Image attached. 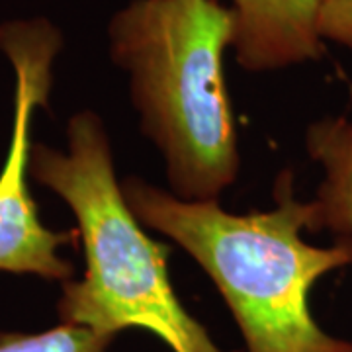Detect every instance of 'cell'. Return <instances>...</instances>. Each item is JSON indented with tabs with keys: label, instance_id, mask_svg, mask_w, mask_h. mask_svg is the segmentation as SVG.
<instances>
[{
	"label": "cell",
	"instance_id": "6",
	"mask_svg": "<svg viewBox=\"0 0 352 352\" xmlns=\"http://www.w3.org/2000/svg\"><path fill=\"white\" fill-rule=\"evenodd\" d=\"M305 147L323 168L311 231L331 229L339 237H352V122L342 116L314 122Z\"/></svg>",
	"mask_w": 352,
	"mask_h": 352
},
{
	"label": "cell",
	"instance_id": "2",
	"mask_svg": "<svg viewBox=\"0 0 352 352\" xmlns=\"http://www.w3.org/2000/svg\"><path fill=\"white\" fill-rule=\"evenodd\" d=\"M235 32V14L219 0H131L108 24L141 131L163 157L168 192L184 201H217L239 175L223 71Z\"/></svg>",
	"mask_w": 352,
	"mask_h": 352
},
{
	"label": "cell",
	"instance_id": "5",
	"mask_svg": "<svg viewBox=\"0 0 352 352\" xmlns=\"http://www.w3.org/2000/svg\"><path fill=\"white\" fill-rule=\"evenodd\" d=\"M323 0H231L235 57L252 73L317 61L323 55L319 14Z\"/></svg>",
	"mask_w": 352,
	"mask_h": 352
},
{
	"label": "cell",
	"instance_id": "7",
	"mask_svg": "<svg viewBox=\"0 0 352 352\" xmlns=\"http://www.w3.org/2000/svg\"><path fill=\"white\" fill-rule=\"evenodd\" d=\"M112 339L59 323L43 333H0V352H108Z\"/></svg>",
	"mask_w": 352,
	"mask_h": 352
},
{
	"label": "cell",
	"instance_id": "3",
	"mask_svg": "<svg viewBox=\"0 0 352 352\" xmlns=\"http://www.w3.org/2000/svg\"><path fill=\"white\" fill-rule=\"evenodd\" d=\"M30 175L71 208L82 243L85 274L61 284L59 323L110 337L149 331L173 352H223L178 300L168 247L129 210L98 113L82 110L69 120L67 151L36 143Z\"/></svg>",
	"mask_w": 352,
	"mask_h": 352
},
{
	"label": "cell",
	"instance_id": "4",
	"mask_svg": "<svg viewBox=\"0 0 352 352\" xmlns=\"http://www.w3.org/2000/svg\"><path fill=\"white\" fill-rule=\"evenodd\" d=\"M61 47L59 28L45 18L0 25V51L16 78L12 138L0 170V272L34 274L63 284L75 274V266L61 254L73 235L41 223L28 182L34 116L50 102L53 65Z\"/></svg>",
	"mask_w": 352,
	"mask_h": 352
},
{
	"label": "cell",
	"instance_id": "1",
	"mask_svg": "<svg viewBox=\"0 0 352 352\" xmlns=\"http://www.w3.org/2000/svg\"><path fill=\"white\" fill-rule=\"evenodd\" d=\"M129 210L145 227L176 243L212 278L239 325L247 352H352V340L323 331L309 294L352 264V237L331 247L303 239L314 229V201H302L284 170L274 208L231 214L217 201H184L168 190L129 176L122 184Z\"/></svg>",
	"mask_w": 352,
	"mask_h": 352
},
{
	"label": "cell",
	"instance_id": "8",
	"mask_svg": "<svg viewBox=\"0 0 352 352\" xmlns=\"http://www.w3.org/2000/svg\"><path fill=\"white\" fill-rule=\"evenodd\" d=\"M319 32L325 41L352 50V0H323Z\"/></svg>",
	"mask_w": 352,
	"mask_h": 352
}]
</instances>
